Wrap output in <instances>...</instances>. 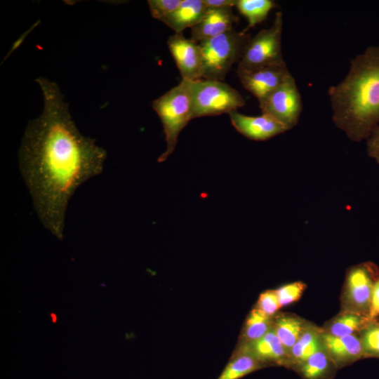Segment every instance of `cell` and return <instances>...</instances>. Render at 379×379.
Segmentation results:
<instances>
[{
	"label": "cell",
	"mask_w": 379,
	"mask_h": 379,
	"mask_svg": "<svg viewBox=\"0 0 379 379\" xmlns=\"http://www.w3.org/2000/svg\"><path fill=\"white\" fill-rule=\"evenodd\" d=\"M36 82L44 107L25 128L19 168L41 222L62 240L69 200L82 184L102 173L107 152L80 133L58 86L44 77Z\"/></svg>",
	"instance_id": "1"
},
{
	"label": "cell",
	"mask_w": 379,
	"mask_h": 379,
	"mask_svg": "<svg viewBox=\"0 0 379 379\" xmlns=\"http://www.w3.org/2000/svg\"><path fill=\"white\" fill-rule=\"evenodd\" d=\"M328 95L335 125L352 141L367 140L379 125V45L352 59L346 77Z\"/></svg>",
	"instance_id": "2"
},
{
	"label": "cell",
	"mask_w": 379,
	"mask_h": 379,
	"mask_svg": "<svg viewBox=\"0 0 379 379\" xmlns=\"http://www.w3.org/2000/svg\"><path fill=\"white\" fill-rule=\"evenodd\" d=\"M152 107L164 128L166 147L158 162L166 161L173 152L179 134L192 118V98L189 81L180 83L153 100Z\"/></svg>",
	"instance_id": "3"
},
{
	"label": "cell",
	"mask_w": 379,
	"mask_h": 379,
	"mask_svg": "<svg viewBox=\"0 0 379 379\" xmlns=\"http://www.w3.org/2000/svg\"><path fill=\"white\" fill-rule=\"evenodd\" d=\"M251 39L246 32L229 30L199 44L203 78L222 81L232 65L239 60Z\"/></svg>",
	"instance_id": "4"
},
{
	"label": "cell",
	"mask_w": 379,
	"mask_h": 379,
	"mask_svg": "<svg viewBox=\"0 0 379 379\" xmlns=\"http://www.w3.org/2000/svg\"><path fill=\"white\" fill-rule=\"evenodd\" d=\"M189 84L193 119L229 114L246 104L242 95L223 81L201 79Z\"/></svg>",
	"instance_id": "5"
},
{
	"label": "cell",
	"mask_w": 379,
	"mask_h": 379,
	"mask_svg": "<svg viewBox=\"0 0 379 379\" xmlns=\"http://www.w3.org/2000/svg\"><path fill=\"white\" fill-rule=\"evenodd\" d=\"M283 15L275 13L272 26L261 29L246 44L237 69H250L284 62L281 51Z\"/></svg>",
	"instance_id": "6"
},
{
	"label": "cell",
	"mask_w": 379,
	"mask_h": 379,
	"mask_svg": "<svg viewBox=\"0 0 379 379\" xmlns=\"http://www.w3.org/2000/svg\"><path fill=\"white\" fill-rule=\"evenodd\" d=\"M259 105L262 114L272 117L287 131L295 126L302 112V102L292 74H290Z\"/></svg>",
	"instance_id": "7"
},
{
	"label": "cell",
	"mask_w": 379,
	"mask_h": 379,
	"mask_svg": "<svg viewBox=\"0 0 379 379\" xmlns=\"http://www.w3.org/2000/svg\"><path fill=\"white\" fill-rule=\"evenodd\" d=\"M378 277V269L371 262L361 263L348 270L343 298L345 311L368 317L372 291Z\"/></svg>",
	"instance_id": "8"
},
{
	"label": "cell",
	"mask_w": 379,
	"mask_h": 379,
	"mask_svg": "<svg viewBox=\"0 0 379 379\" xmlns=\"http://www.w3.org/2000/svg\"><path fill=\"white\" fill-rule=\"evenodd\" d=\"M290 74L284 61L250 69H237L242 86L258 99L259 103L279 86Z\"/></svg>",
	"instance_id": "9"
},
{
	"label": "cell",
	"mask_w": 379,
	"mask_h": 379,
	"mask_svg": "<svg viewBox=\"0 0 379 379\" xmlns=\"http://www.w3.org/2000/svg\"><path fill=\"white\" fill-rule=\"evenodd\" d=\"M167 44L182 78L195 81L203 78V64L199 44L187 39L182 33L171 36Z\"/></svg>",
	"instance_id": "10"
},
{
	"label": "cell",
	"mask_w": 379,
	"mask_h": 379,
	"mask_svg": "<svg viewBox=\"0 0 379 379\" xmlns=\"http://www.w3.org/2000/svg\"><path fill=\"white\" fill-rule=\"evenodd\" d=\"M229 115L235 129L252 140H266L287 131L281 124L267 114L247 116L234 111Z\"/></svg>",
	"instance_id": "11"
},
{
	"label": "cell",
	"mask_w": 379,
	"mask_h": 379,
	"mask_svg": "<svg viewBox=\"0 0 379 379\" xmlns=\"http://www.w3.org/2000/svg\"><path fill=\"white\" fill-rule=\"evenodd\" d=\"M238 20L232 8L206 9L201 19L191 27V39L200 43L213 38L234 29Z\"/></svg>",
	"instance_id": "12"
},
{
	"label": "cell",
	"mask_w": 379,
	"mask_h": 379,
	"mask_svg": "<svg viewBox=\"0 0 379 379\" xmlns=\"http://www.w3.org/2000/svg\"><path fill=\"white\" fill-rule=\"evenodd\" d=\"M237 352L248 354L262 364L274 363L281 365L290 362L289 354L276 335L273 327L257 340L241 343Z\"/></svg>",
	"instance_id": "13"
},
{
	"label": "cell",
	"mask_w": 379,
	"mask_h": 379,
	"mask_svg": "<svg viewBox=\"0 0 379 379\" xmlns=\"http://www.w3.org/2000/svg\"><path fill=\"white\" fill-rule=\"evenodd\" d=\"M322 338L326 350L335 363L342 364L365 357L359 336L357 334L334 337L322 331Z\"/></svg>",
	"instance_id": "14"
},
{
	"label": "cell",
	"mask_w": 379,
	"mask_h": 379,
	"mask_svg": "<svg viewBox=\"0 0 379 379\" xmlns=\"http://www.w3.org/2000/svg\"><path fill=\"white\" fill-rule=\"evenodd\" d=\"M206 11L203 0H182L178 8L161 21L180 34L186 28L195 25Z\"/></svg>",
	"instance_id": "15"
},
{
	"label": "cell",
	"mask_w": 379,
	"mask_h": 379,
	"mask_svg": "<svg viewBox=\"0 0 379 379\" xmlns=\"http://www.w3.org/2000/svg\"><path fill=\"white\" fill-rule=\"evenodd\" d=\"M324 348L322 330L307 325L290 352V361L301 365Z\"/></svg>",
	"instance_id": "16"
},
{
	"label": "cell",
	"mask_w": 379,
	"mask_h": 379,
	"mask_svg": "<svg viewBox=\"0 0 379 379\" xmlns=\"http://www.w3.org/2000/svg\"><path fill=\"white\" fill-rule=\"evenodd\" d=\"M307 325L304 319L291 314L273 317V328L288 354Z\"/></svg>",
	"instance_id": "17"
},
{
	"label": "cell",
	"mask_w": 379,
	"mask_h": 379,
	"mask_svg": "<svg viewBox=\"0 0 379 379\" xmlns=\"http://www.w3.org/2000/svg\"><path fill=\"white\" fill-rule=\"evenodd\" d=\"M370 321L367 316L345 311L331 320L322 331L334 337L356 334V332H360Z\"/></svg>",
	"instance_id": "18"
},
{
	"label": "cell",
	"mask_w": 379,
	"mask_h": 379,
	"mask_svg": "<svg viewBox=\"0 0 379 379\" xmlns=\"http://www.w3.org/2000/svg\"><path fill=\"white\" fill-rule=\"evenodd\" d=\"M236 7L248 20V26L243 30L246 32L249 28L267 18L270 12L276 7V2L272 0H237Z\"/></svg>",
	"instance_id": "19"
},
{
	"label": "cell",
	"mask_w": 379,
	"mask_h": 379,
	"mask_svg": "<svg viewBox=\"0 0 379 379\" xmlns=\"http://www.w3.org/2000/svg\"><path fill=\"white\" fill-rule=\"evenodd\" d=\"M273 327V317L257 307L248 315L242 331V343H251L263 337Z\"/></svg>",
	"instance_id": "20"
},
{
	"label": "cell",
	"mask_w": 379,
	"mask_h": 379,
	"mask_svg": "<svg viewBox=\"0 0 379 379\" xmlns=\"http://www.w3.org/2000/svg\"><path fill=\"white\" fill-rule=\"evenodd\" d=\"M262 366L251 355L236 352L218 379H239Z\"/></svg>",
	"instance_id": "21"
},
{
	"label": "cell",
	"mask_w": 379,
	"mask_h": 379,
	"mask_svg": "<svg viewBox=\"0 0 379 379\" xmlns=\"http://www.w3.org/2000/svg\"><path fill=\"white\" fill-rule=\"evenodd\" d=\"M331 360L325 347L317 352L300 365L302 375L307 379L322 378L329 369Z\"/></svg>",
	"instance_id": "22"
},
{
	"label": "cell",
	"mask_w": 379,
	"mask_h": 379,
	"mask_svg": "<svg viewBox=\"0 0 379 379\" xmlns=\"http://www.w3.org/2000/svg\"><path fill=\"white\" fill-rule=\"evenodd\" d=\"M365 357L379 358V322L371 320L359 332Z\"/></svg>",
	"instance_id": "23"
},
{
	"label": "cell",
	"mask_w": 379,
	"mask_h": 379,
	"mask_svg": "<svg viewBox=\"0 0 379 379\" xmlns=\"http://www.w3.org/2000/svg\"><path fill=\"white\" fill-rule=\"evenodd\" d=\"M306 287V284L301 281L292 282L279 287L276 291L281 306L284 307L298 300Z\"/></svg>",
	"instance_id": "24"
},
{
	"label": "cell",
	"mask_w": 379,
	"mask_h": 379,
	"mask_svg": "<svg viewBox=\"0 0 379 379\" xmlns=\"http://www.w3.org/2000/svg\"><path fill=\"white\" fill-rule=\"evenodd\" d=\"M182 0H149L147 1L152 16L159 20L175 11Z\"/></svg>",
	"instance_id": "25"
},
{
	"label": "cell",
	"mask_w": 379,
	"mask_h": 379,
	"mask_svg": "<svg viewBox=\"0 0 379 379\" xmlns=\"http://www.w3.org/2000/svg\"><path fill=\"white\" fill-rule=\"evenodd\" d=\"M256 307L265 314L273 317L281 307L276 290L262 292L258 298Z\"/></svg>",
	"instance_id": "26"
},
{
	"label": "cell",
	"mask_w": 379,
	"mask_h": 379,
	"mask_svg": "<svg viewBox=\"0 0 379 379\" xmlns=\"http://www.w3.org/2000/svg\"><path fill=\"white\" fill-rule=\"evenodd\" d=\"M379 317V277L375 281L371 295L368 319L373 320Z\"/></svg>",
	"instance_id": "27"
},
{
	"label": "cell",
	"mask_w": 379,
	"mask_h": 379,
	"mask_svg": "<svg viewBox=\"0 0 379 379\" xmlns=\"http://www.w3.org/2000/svg\"><path fill=\"white\" fill-rule=\"evenodd\" d=\"M366 150L368 155L371 157L375 158L379 156V125L368 138Z\"/></svg>",
	"instance_id": "28"
},
{
	"label": "cell",
	"mask_w": 379,
	"mask_h": 379,
	"mask_svg": "<svg viewBox=\"0 0 379 379\" xmlns=\"http://www.w3.org/2000/svg\"><path fill=\"white\" fill-rule=\"evenodd\" d=\"M237 0H203L206 9L232 8L236 6Z\"/></svg>",
	"instance_id": "29"
},
{
	"label": "cell",
	"mask_w": 379,
	"mask_h": 379,
	"mask_svg": "<svg viewBox=\"0 0 379 379\" xmlns=\"http://www.w3.org/2000/svg\"><path fill=\"white\" fill-rule=\"evenodd\" d=\"M49 317H51V321L53 324L57 323L58 317L55 312H51Z\"/></svg>",
	"instance_id": "30"
},
{
	"label": "cell",
	"mask_w": 379,
	"mask_h": 379,
	"mask_svg": "<svg viewBox=\"0 0 379 379\" xmlns=\"http://www.w3.org/2000/svg\"><path fill=\"white\" fill-rule=\"evenodd\" d=\"M375 159V161H377V163L379 164V156L376 157L375 158H374Z\"/></svg>",
	"instance_id": "31"
}]
</instances>
